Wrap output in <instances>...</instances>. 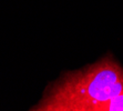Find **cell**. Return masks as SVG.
<instances>
[{
  "label": "cell",
  "instance_id": "cell-1",
  "mask_svg": "<svg viewBox=\"0 0 123 111\" xmlns=\"http://www.w3.org/2000/svg\"><path fill=\"white\" fill-rule=\"evenodd\" d=\"M123 93V68L111 54L82 70L66 72L48 87L34 111H95Z\"/></svg>",
  "mask_w": 123,
  "mask_h": 111
}]
</instances>
